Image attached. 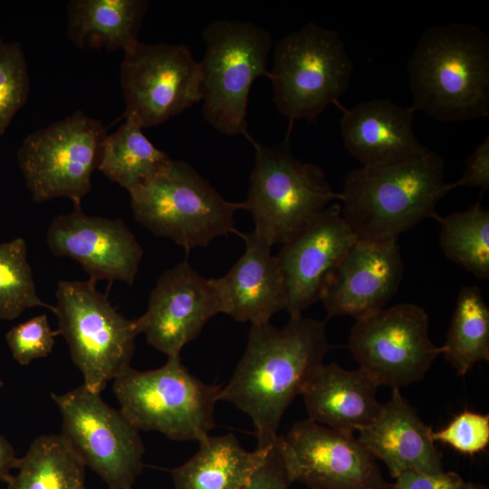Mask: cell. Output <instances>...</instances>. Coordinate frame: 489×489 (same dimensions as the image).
I'll return each instance as SVG.
<instances>
[{"instance_id":"6da1fadb","label":"cell","mask_w":489,"mask_h":489,"mask_svg":"<svg viewBox=\"0 0 489 489\" xmlns=\"http://www.w3.org/2000/svg\"><path fill=\"white\" fill-rule=\"evenodd\" d=\"M331 349L323 321L290 317L278 329L251 324L246 349L219 400L230 402L252 420L257 445L277 436L282 417Z\"/></svg>"},{"instance_id":"7a4b0ae2","label":"cell","mask_w":489,"mask_h":489,"mask_svg":"<svg viewBox=\"0 0 489 489\" xmlns=\"http://www.w3.org/2000/svg\"><path fill=\"white\" fill-rule=\"evenodd\" d=\"M407 73L415 110L442 122L489 117V38L477 25L427 28Z\"/></svg>"},{"instance_id":"3957f363","label":"cell","mask_w":489,"mask_h":489,"mask_svg":"<svg viewBox=\"0 0 489 489\" xmlns=\"http://www.w3.org/2000/svg\"><path fill=\"white\" fill-rule=\"evenodd\" d=\"M454 187L445 162L428 149L404 161L361 166L346 177L341 215L358 239L398 240L427 218L438 220V202Z\"/></svg>"},{"instance_id":"277c9868","label":"cell","mask_w":489,"mask_h":489,"mask_svg":"<svg viewBox=\"0 0 489 489\" xmlns=\"http://www.w3.org/2000/svg\"><path fill=\"white\" fill-rule=\"evenodd\" d=\"M129 193L134 219L187 252L218 236L240 235L234 215L244 209L243 202L225 200L187 162L172 160Z\"/></svg>"},{"instance_id":"5b68a950","label":"cell","mask_w":489,"mask_h":489,"mask_svg":"<svg viewBox=\"0 0 489 489\" xmlns=\"http://www.w3.org/2000/svg\"><path fill=\"white\" fill-rule=\"evenodd\" d=\"M112 390L120 411L139 430L198 442L215 427L221 386L203 382L188 371L180 356H173L156 369L130 367L113 380Z\"/></svg>"},{"instance_id":"8992f818","label":"cell","mask_w":489,"mask_h":489,"mask_svg":"<svg viewBox=\"0 0 489 489\" xmlns=\"http://www.w3.org/2000/svg\"><path fill=\"white\" fill-rule=\"evenodd\" d=\"M203 39V118L221 134L249 139V93L257 78L268 77L272 36L250 21L219 19L205 28Z\"/></svg>"},{"instance_id":"52a82bcc","label":"cell","mask_w":489,"mask_h":489,"mask_svg":"<svg viewBox=\"0 0 489 489\" xmlns=\"http://www.w3.org/2000/svg\"><path fill=\"white\" fill-rule=\"evenodd\" d=\"M248 139L255 158L244 209L251 213L258 237L271 246L283 244L331 201L340 200V193L331 189L318 165L299 160L287 145L264 146Z\"/></svg>"},{"instance_id":"ba28073f","label":"cell","mask_w":489,"mask_h":489,"mask_svg":"<svg viewBox=\"0 0 489 489\" xmlns=\"http://www.w3.org/2000/svg\"><path fill=\"white\" fill-rule=\"evenodd\" d=\"M95 281L61 280L53 313L58 335L68 344L71 358L81 371L83 386L101 393L107 384L130 368L137 320L125 318L99 292Z\"/></svg>"},{"instance_id":"9c48e42d","label":"cell","mask_w":489,"mask_h":489,"mask_svg":"<svg viewBox=\"0 0 489 489\" xmlns=\"http://www.w3.org/2000/svg\"><path fill=\"white\" fill-rule=\"evenodd\" d=\"M353 63L338 32L312 22L289 33L273 49L268 77L273 101L290 126L313 120L349 87Z\"/></svg>"},{"instance_id":"30bf717a","label":"cell","mask_w":489,"mask_h":489,"mask_svg":"<svg viewBox=\"0 0 489 489\" xmlns=\"http://www.w3.org/2000/svg\"><path fill=\"white\" fill-rule=\"evenodd\" d=\"M107 135L101 120L80 110L30 133L16 158L32 200L68 197L81 205L91 189Z\"/></svg>"},{"instance_id":"8fae6325","label":"cell","mask_w":489,"mask_h":489,"mask_svg":"<svg viewBox=\"0 0 489 489\" xmlns=\"http://www.w3.org/2000/svg\"><path fill=\"white\" fill-rule=\"evenodd\" d=\"M62 416V435L84 465L109 489H132L143 470L144 445L139 430L120 409L109 406L82 385L51 394Z\"/></svg>"},{"instance_id":"7c38bea8","label":"cell","mask_w":489,"mask_h":489,"mask_svg":"<svg viewBox=\"0 0 489 489\" xmlns=\"http://www.w3.org/2000/svg\"><path fill=\"white\" fill-rule=\"evenodd\" d=\"M120 82L125 120L158 126L202 101V71L183 44L136 41L124 50Z\"/></svg>"},{"instance_id":"4fadbf2b","label":"cell","mask_w":489,"mask_h":489,"mask_svg":"<svg viewBox=\"0 0 489 489\" xmlns=\"http://www.w3.org/2000/svg\"><path fill=\"white\" fill-rule=\"evenodd\" d=\"M348 349L378 386L392 388L420 380L444 351L430 340L426 311L410 302L356 320Z\"/></svg>"},{"instance_id":"5bb4252c","label":"cell","mask_w":489,"mask_h":489,"mask_svg":"<svg viewBox=\"0 0 489 489\" xmlns=\"http://www.w3.org/2000/svg\"><path fill=\"white\" fill-rule=\"evenodd\" d=\"M292 483L310 489H390L377 459L354 436L307 418L282 436Z\"/></svg>"},{"instance_id":"9a60e30c","label":"cell","mask_w":489,"mask_h":489,"mask_svg":"<svg viewBox=\"0 0 489 489\" xmlns=\"http://www.w3.org/2000/svg\"><path fill=\"white\" fill-rule=\"evenodd\" d=\"M45 240L53 255L75 260L89 279L107 280L110 284L120 281L132 285L144 254L122 219L88 215L81 205L55 216Z\"/></svg>"},{"instance_id":"2e32d148","label":"cell","mask_w":489,"mask_h":489,"mask_svg":"<svg viewBox=\"0 0 489 489\" xmlns=\"http://www.w3.org/2000/svg\"><path fill=\"white\" fill-rule=\"evenodd\" d=\"M330 205L283 244L276 255L284 279L290 317L321 301L334 273L357 241L341 215Z\"/></svg>"},{"instance_id":"e0dca14e","label":"cell","mask_w":489,"mask_h":489,"mask_svg":"<svg viewBox=\"0 0 489 489\" xmlns=\"http://www.w3.org/2000/svg\"><path fill=\"white\" fill-rule=\"evenodd\" d=\"M219 312V302L209 280L183 261L160 275L146 312L136 320L147 342L168 358L179 356L183 347Z\"/></svg>"},{"instance_id":"ac0fdd59","label":"cell","mask_w":489,"mask_h":489,"mask_svg":"<svg viewBox=\"0 0 489 489\" xmlns=\"http://www.w3.org/2000/svg\"><path fill=\"white\" fill-rule=\"evenodd\" d=\"M403 272L397 240L357 239L321 300L328 318L360 320L379 312L398 291Z\"/></svg>"},{"instance_id":"d6986e66","label":"cell","mask_w":489,"mask_h":489,"mask_svg":"<svg viewBox=\"0 0 489 489\" xmlns=\"http://www.w3.org/2000/svg\"><path fill=\"white\" fill-rule=\"evenodd\" d=\"M245 251L229 272L208 279L224 312L251 324L269 322L287 306L284 279L272 246L254 232L239 235Z\"/></svg>"},{"instance_id":"ffe728a7","label":"cell","mask_w":489,"mask_h":489,"mask_svg":"<svg viewBox=\"0 0 489 489\" xmlns=\"http://www.w3.org/2000/svg\"><path fill=\"white\" fill-rule=\"evenodd\" d=\"M414 108L389 99L361 101L343 111L340 120L347 151L361 166L393 164L425 154L429 149L417 138Z\"/></svg>"},{"instance_id":"44dd1931","label":"cell","mask_w":489,"mask_h":489,"mask_svg":"<svg viewBox=\"0 0 489 489\" xmlns=\"http://www.w3.org/2000/svg\"><path fill=\"white\" fill-rule=\"evenodd\" d=\"M358 433V440L384 462L394 479L407 470L431 475L445 471L431 427L420 419L399 388H392L377 418Z\"/></svg>"},{"instance_id":"7402d4cb","label":"cell","mask_w":489,"mask_h":489,"mask_svg":"<svg viewBox=\"0 0 489 489\" xmlns=\"http://www.w3.org/2000/svg\"><path fill=\"white\" fill-rule=\"evenodd\" d=\"M378 385L363 369H346L337 363L322 364L302 396L309 418L336 431L354 435L370 425L382 404Z\"/></svg>"},{"instance_id":"603a6c76","label":"cell","mask_w":489,"mask_h":489,"mask_svg":"<svg viewBox=\"0 0 489 489\" xmlns=\"http://www.w3.org/2000/svg\"><path fill=\"white\" fill-rule=\"evenodd\" d=\"M273 441L246 451L234 434L208 435L198 441V450L189 460L171 470L174 488L243 489L266 458Z\"/></svg>"},{"instance_id":"cb8c5ba5","label":"cell","mask_w":489,"mask_h":489,"mask_svg":"<svg viewBox=\"0 0 489 489\" xmlns=\"http://www.w3.org/2000/svg\"><path fill=\"white\" fill-rule=\"evenodd\" d=\"M146 0H72L67 35L80 49L123 51L138 41L149 8Z\"/></svg>"},{"instance_id":"d4e9b609","label":"cell","mask_w":489,"mask_h":489,"mask_svg":"<svg viewBox=\"0 0 489 489\" xmlns=\"http://www.w3.org/2000/svg\"><path fill=\"white\" fill-rule=\"evenodd\" d=\"M85 465L62 434L36 437L6 480V489H86Z\"/></svg>"},{"instance_id":"484cf974","label":"cell","mask_w":489,"mask_h":489,"mask_svg":"<svg viewBox=\"0 0 489 489\" xmlns=\"http://www.w3.org/2000/svg\"><path fill=\"white\" fill-rule=\"evenodd\" d=\"M172 160L146 138L139 126L125 120L107 135L97 169L129 191L164 171Z\"/></svg>"},{"instance_id":"4316f807","label":"cell","mask_w":489,"mask_h":489,"mask_svg":"<svg viewBox=\"0 0 489 489\" xmlns=\"http://www.w3.org/2000/svg\"><path fill=\"white\" fill-rule=\"evenodd\" d=\"M443 355L458 375L489 360V308L477 286H465L457 295Z\"/></svg>"},{"instance_id":"83f0119b","label":"cell","mask_w":489,"mask_h":489,"mask_svg":"<svg viewBox=\"0 0 489 489\" xmlns=\"http://www.w3.org/2000/svg\"><path fill=\"white\" fill-rule=\"evenodd\" d=\"M439 244L450 261L481 280L489 279V210L480 202L439 217Z\"/></svg>"},{"instance_id":"f1b7e54d","label":"cell","mask_w":489,"mask_h":489,"mask_svg":"<svg viewBox=\"0 0 489 489\" xmlns=\"http://www.w3.org/2000/svg\"><path fill=\"white\" fill-rule=\"evenodd\" d=\"M34 307L54 310L38 296L25 240L0 243V320H14Z\"/></svg>"},{"instance_id":"f546056e","label":"cell","mask_w":489,"mask_h":489,"mask_svg":"<svg viewBox=\"0 0 489 489\" xmlns=\"http://www.w3.org/2000/svg\"><path fill=\"white\" fill-rule=\"evenodd\" d=\"M29 91L28 67L20 43L0 40V136L24 106Z\"/></svg>"},{"instance_id":"4dcf8cb0","label":"cell","mask_w":489,"mask_h":489,"mask_svg":"<svg viewBox=\"0 0 489 489\" xmlns=\"http://www.w3.org/2000/svg\"><path fill=\"white\" fill-rule=\"evenodd\" d=\"M57 331L51 329L46 314H40L19 323L5 334V340L14 360L20 365L47 357L55 344Z\"/></svg>"},{"instance_id":"1f68e13d","label":"cell","mask_w":489,"mask_h":489,"mask_svg":"<svg viewBox=\"0 0 489 489\" xmlns=\"http://www.w3.org/2000/svg\"><path fill=\"white\" fill-rule=\"evenodd\" d=\"M432 439L455 451L473 455L484 451L489 444V415L465 410L444 428L432 431Z\"/></svg>"},{"instance_id":"d6a6232c","label":"cell","mask_w":489,"mask_h":489,"mask_svg":"<svg viewBox=\"0 0 489 489\" xmlns=\"http://www.w3.org/2000/svg\"><path fill=\"white\" fill-rule=\"evenodd\" d=\"M292 484L283 458L282 436H278L266 458L243 489H289Z\"/></svg>"},{"instance_id":"836d02e7","label":"cell","mask_w":489,"mask_h":489,"mask_svg":"<svg viewBox=\"0 0 489 489\" xmlns=\"http://www.w3.org/2000/svg\"><path fill=\"white\" fill-rule=\"evenodd\" d=\"M464 479L455 472L431 475L415 470L400 473L390 489H458Z\"/></svg>"},{"instance_id":"e575fe53","label":"cell","mask_w":489,"mask_h":489,"mask_svg":"<svg viewBox=\"0 0 489 489\" xmlns=\"http://www.w3.org/2000/svg\"><path fill=\"white\" fill-rule=\"evenodd\" d=\"M454 187H478L482 193L489 188V136L475 147L465 160L462 177Z\"/></svg>"},{"instance_id":"d590c367","label":"cell","mask_w":489,"mask_h":489,"mask_svg":"<svg viewBox=\"0 0 489 489\" xmlns=\"http://www.w3.org/2000/svg\"><path fill=\"white\" fill-rule=\"evenodd\" d=\"M16 459L13 446L0 435V482H6L11 475V470L14 469Z\"/></svg>"},{"instance_id":"8d00e7d4","label":"cell","mask_w":489,"mask_h":489,"mask_svg":"<svg viewBox=\"0 0 489 489\" xmlns=\"http://www.w3.org/2000/svg\"><path fill=\"white\" fill-rule=\"evenodd\" d=\"M458 489H488V487L482 484L464 481Z\"/></svg>"},{"instance_id":"74e56055","label":"cell","mask_w":489,"mask_h":489,"mask_svg":"<svg viewBox=\"0 0 489 489\" xmlns=\"http://www.w3.org/2000/svg\"><path fill=\"white\" fill-rule=\"evenodd\" d=\"M2 386H3V383H2V381L0 380V388H1Z\"/></svg>"}]
</instances>
